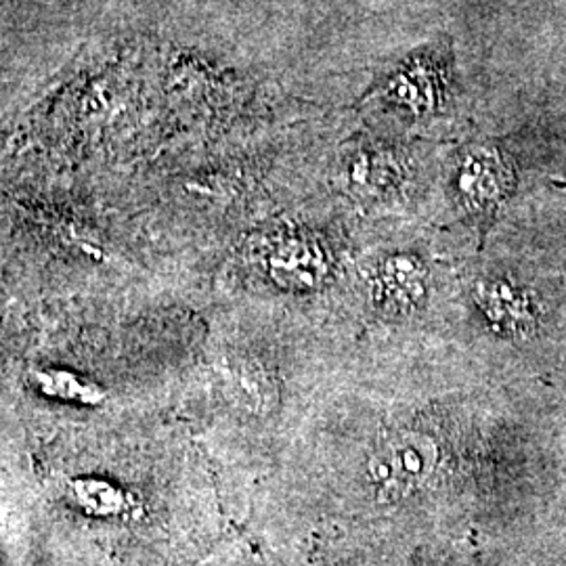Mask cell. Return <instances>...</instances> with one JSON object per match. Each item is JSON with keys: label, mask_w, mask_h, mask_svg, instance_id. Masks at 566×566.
Listing matches in <instances>:
<instances>
[{"label": "cell", "mask_w": 566, "mask_h": 566, "mask_svg": "<svg viewBox=\"0 0 566 566\" xmlns=\"http://www.w3.org/2000/svg\"><path fill=\"white\" fill-rule=\"evenodd\" d=\"M378 296L395 306H413L426 296V269L416 256L395 254L378 271Z\"/></svg>", "instance_id": "5"}, {"label": "cell", "mask_w": 566, "mask_h": 566, "mask_svg": "<svg viewBox=\"0 0 566 566\" xmlns=\"http://www.w3.org/2000/svg\"><path fill=\"white\" fill-rule=\"evenodd\" d=\"M264 266L275 285L287 292L319 290L332 271L325 243L306 231L277 233L264 254Z\"/></svg>", "instance_id": "3"}, {"label": "cell", "mask_w": 566, "mask_h": 566, "mask_svg": "<svg viewBox=\"0 0 566 566\" xmlns=\"http://www.w3.org/2000/svg\"><path fill=\"white\" fill-rule=\"evenodd\" d=\"M512 177L500 154L489 147L468 149L458 164L455 191L472 212H491L506 198Z\"/></svg>", "instance_id": "4"}, {"label": "cell", "mask_w": 566, "mask_h": 566, "mask_svg": "<svg viewBox=\"0 0 566 566\" xmlns=\"http://www.w3.org/2000/svg\"><path fill=\"white\" fill-rule=\"evenodd\" d=\"M449 67L446 60L434 53H420L399 63L386 76L380 86V99L411 118H422L446 103Z\"/></svg>", "instance_id": "2"}, {"label": "cell", "mask_w": 566, "mask_h": 566, "mask_svg": "<svg viewBox=\"0 0 566 566\" xmlns=\"http://www.w3.org/2000/svg\"><path fill=\"white\" fill-rule=\"evenodd\" d=\"M72 497L91 514L114 516L130 507V495L124 493L120 486L112 485L99 479H76L70 485Z\"/></svg>", "instance_id": "8"}, {"label": "cell", "mask_w": 566, "mask_h": 566, "mask_svg": "<svg viewBox=\"0 0 566 566\" xmlns=\"http://www.w3.org/2000/svg\"><path fill=\"white\" fill-rule=\"evenodd\" d=\"M227 388L240 403L254 411L266 413L280 401V390L263 364L254 359H233L227 365Z\"/></svg>", "instance_id": "6"}, {"label": "cell", "mask_w": 566, "mask_h": 566, "mask_svg": "<svg viewBox=\"0 0 566 566\" xmlns=\"http://www.w3.org/2000/svg\"><path fill=\"white\" fill-rule=\"evenodd\" d=\"M34 382L42 395L67 403L99 405L107 399L103 386L67 369H41L34 374Z\"/></svg>", "instance_id": "7"}, {"label": "cell", "mask_w": 566, "mask_h": 566, "mask_svg": "<svg viewBox=\"0 0 566 566\" xmlns=\"http://www.w3.org/2000/svg\"><path fill=\"white\" fill-rule=\"evenodd\" d=\"M439 460V451L422 432H399L371 453L369 476L380 495L401 497L424 483Z\"/></svg>", "instance_id": "1"}, {"label": "cell", "mask_w": 566, "mask_h": 566, "mask_svg": "<svg viewBox=\"0 0 566 566\" xmlns=\"http://www.w3.org/2000/svg\"><path fill=\"white\" fill-rule=\"evenodd\" d=\"M348 181L359 191H378L390 181L395 172L392 156L378 149H359L348 160Z\"/></svg>", "instance_id": "9"}]
</instances>
